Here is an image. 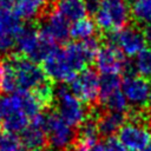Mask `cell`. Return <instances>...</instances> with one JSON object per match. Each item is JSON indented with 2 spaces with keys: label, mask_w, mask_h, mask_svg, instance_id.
Returning a JSON list of instances; mask_svg holds the SVG:
<instances>
[{
  "label": "cell",
  "mask_w": 151,
  "mask_h": 151,
  "mask_svg": "<svg viewBox=\"0 0 151 151\" xmlns=\"http://www.w3.org/2000/svg\"><path fill=\"white\" fill-rule=\"evenodd\" d=\"M34 151H53V150L50 149V147H47V149H40V150H34Z\"/></svg>",
  "instance_id": "obj_34"
},
{
  "label": "cell",
  "mask_w": 151,
  "mask_h": 151,
  "mask_svg": "<svg viewBox=\"0 0 151 151\" xmlns=\"http://www.w3.org/2000/svg\"><path fill=\"white\" fill-rule=\"evenodd\" d=\"M68 151H90L88 147L86 146H83V145H78V144H74Z\"/></svg>",
  "instance_id": "obj_31"
},
{
  "label": "cell",
  "mask_w": 151,
  "mask_h": 151,
  "mask_svg": "<svg viewBox=\"0 0 151 151\" xmlns=\"http://www.w3.org/2000/svg\"><path fill=\"white\" fill-rule=\"evenodd\" d=\"M100 105L105 110L114 111V112L126 113L127 110H129V101H127L126 97L124 96V93L120 92L119 90H117L113 93H111Z\"/></svg>",
  "instance_id": "obj_22"
},
{
  "label": "cell",
  "mask_w": 151,
  "mask_h": 151,
  "mask_svg": "<svg viewBox=\"0 0 151 151\" xmlns=\"http://www.w3.org/2000/svg\"><path fill=\"white\" fill-rule=\"evenodd\" d=\"M19 90L15 72L13 70V66L9 64V61H4V73H2V80H1V91L6 93H14Z\"/></svg>",
  "instance_id": "obj_24"
},
{
  "label": "cell",
  "mask_w": 151,
  "mask_h": 151,
  "mask_svg": "<svg viewBox=\"0 0 151 151\" xmlns=\"http://www.w3.org/2000/svg\"><path fill=\"white\" fill-rule=\"evenodd\" d=\"M142 151H151V143H150L147 146H145V147H144Z\"/></svg>",
  "instance_id": "obj_33"
},
{
  "label": "cell",
  "mask_w": 151,
  "mask_h": 151,
  "mask_svg": "<svg viewBox=\"0 0 151 151\" xmlns=\"http://www.w3.org/2000/svg\"><path fill=\"white\" fill-rule=\"evenodd\" d=\"M42 68L47 78L54 83H70L76 76V72L70 66L63 48L59 47H57L42 61Z\"/></svg>",
  "instance_id": "obj_7"
},
{
  "label": "cell",
  "mask_w": 151,
  "mask_h": 151,
  "mask_svg": "<svg viewBox=\"0 0 151 151\" xmlns=\"http://www.w3.org/2000/svg\"><path fill=\"white\" fill-rule=\"evenodd\" d=\"M0 151H27L20 137L15 133L1 131L0 132Z\"/></svg>",
  "instance_id": "obj_25"
},
{
  "label": "cell",
  "mask_w": 151,
  "mask_h": 151,
  "mask_svg": "<svg viewBox=\"0 0 151 151\" xmlns=\"http://www.w3.org/2000/svg\"><path fill=\"white\" fill-rule=\"evenodd\" d=\"M28 117L21 111H14L4 114L0 120V130L6 132H21L28 125Z\"/></svg>",
  "instance_id": "obj_17"
},
{
  "label": "cell",
  "mask_w": 151,
  "mask_h": 151,
  "mask_svg": "<svg viewBox=\"0 0 151 151\" xmlns=\"http://www.w3.org/2000/svg\"><path fill=\"white\" fill-rule=\"evenodd\" d=\"M105 149H106V151H129V150L122 144V142H120L118 138H116L114 136L106 138Z\"/></svg>",
  "instance_id": "obj_26"
},
{
  "label": "cell",
  "mask_w": 151,
  "mask_h": 151,
  "mask_svg": "<svg viewBox=\"0 0 151 151\" xmlns=\"http://www.w3.org/2000/svg\"><path fill=\"white\" fill-rule=\"evenodd\" d=\"M6 60L9 61V64L13 66L19 90L32 91L38 85L48 79L44 68L40 67L39 64L32 61L18 52L8 53Z\"/></svg>",
  "instance_id": "obj_3"
},
{
  "label": "cell",
  "mask_w": 151,
  "mask_h": 151,
  "mask_svg": "<svg viewBox=\"0 0 151 151\" xmlns=\"http://www.w3.org/2000/svg\"><path fill=\"white\" fill-rule=\"evenodd\" d=\"M151 127L125 122L118 131V139L129 151H142L151 143Z\"/></svg>",
  "instance_id": "obj_6"
},
{
  "label": "cell",
  "mask_w": 151,
  "mask_h": 151,
  "mask_svg": "<svg viewBox=\"0 0 151 151\" xmlns=\"http://www.w3.org/2000/svg\"><path fill=\"white\" fill-rule=\"evenodd\" d=\"M126 55L116 45L105 44L97 52L94 58L96 67L101 73H120Z\"/></svg>",
  "instance_id": "obj_9"
},
{
  "label": "cell",
  "mask_w": 151,
  "mask_h": 151,
  "mask_svg": "<svg viewBox=\"0 0 151 151\" xmlns=\"http://www.w3.org/2000/svg\"><path fill=\"white\" fill-rule=\"evenodd\" d=\"M54 110L71 126L77 127L88 114V109L71 91L65 83L54 85Z\"/></svg>",
  "instance_id": "obj_1"
},
{
  "label": "cell",
  "mask_w": 151,
  "mask_h": 151,
  "mask_svg": "<svg viewBox=\"0 0 151 151\" xmlns=\"http://www.w3.org/2000/svg\"><path fill=\"white\" fill-rule=\"evenodd\" d=\"M151 85V84H150ZM149 107L151 110V90H150V97H149Z\"/></svg>",
  "instance_id": "obj_35"
},
{
  "label": "cell",
  "mask_w": 151,
  "mask_h": 151,
  "mask_svg": "<svg viewBox=\"0 0 151 151\" xmlns=\"http://www.w3.org/2000/svg\"><path fill=\"white\" fill-rule=\"evenodd\" d=\"M53 7V0H17L14 12L20 19L29 22L42 20Z\"/></svg>",
  "instance_id": "obj_11"
},
{
  "label": "cell",
  "mask_w": 151,
  "mask_h": 151,
  "mask_svg": "<svg viewBox=\"0 0 151 151\" xmlns=\"http://www.w3.org/2000/svg\"><path fill=\"white\" fill-rule=\"evenodd\" d=\"M84 4H85L86 13L93 17L101 8V0H84Z\"/></svg>",
  "instance_id": "obj_27"
},
{
  "label": "cell",
  "mask_w": 151,
  "mask_h": 151,
  "mask_svg": "<svg viewBox=\"0 0 151 151\" xmlns=\"http://www.w3.org/2000/svg\"><path fill=\"white\" fill-rule=\"evenodd\" d=\"M2 73H4V60L0 58V92H1V80H2Z\"/></svg>",
  "instance_id": "obj_32"
},
{
  "label": "cell",
  "mask_w": 151,
  "mask_h": 151,
  "mask_svg": "<svg viewBox=\"0 0 151 151\" xmlns=\"http://www.w3.org/2000/svg\"><path fill=\"white\" fill-rule=\"evenodd\" d=\"M143 33H144V37H145V40L146 42L151 44V21L145 24V27L143 28Z\"/></svg>",
  "instance_id": "obj_28"
},
{
  "label": "cell",
  "mask_w": 151,
  "mask_h": 151,
  "mask_svg": "<svg viewBox=\"0 0 151 151\" xmlns=\"http://www.w3.org/2000/svg\"><path fill=\"white\" fill-rule=\"evenodd\" d=\"M2 118V109H1V101H0V120Z\"/></svg>",
  "instance_id": "obj_36"
},
{
  "label": "cell",
  "mask_w": 151,
  "mask_h": 151,
  "mask_svg": "<svg viewBox=\"0 0 151 151\" xmlns=\"http://www.w3.org/2000/svg\"><path fill=\"white\" fill-rule=\"evenodd\" d=\"M46 112L45 132L48 147L53 151H68L76 142V127L68 125L53 109Z\"/></svg>",
  "instance_id": "obj_2"
},
{
  "label": "cell",
  "mask_w": 151,
  "mask_h": 151,
  "mask_svg": "<svg viewBox=\"0 0 151 151\" xmlns=\"http://www.w3.org/2000/svg\"><path fill=\"white\" fill-rule=\"evenodd\" d=\"M21 26V19L15 12L0 9V37H15Z\"/></svg>",
  "instance_id": "obj_18"
},
{
  "label": "cell",
  "mask_w": 151,
  "mask_h": 151,
  "mask_svg": "<svg viewBox=\"0 0 151 151\" xmlns=\"http://www.w3.org/2000/svg\"><path fill=\"white\" fill-rule=\"evenodd\" d=\"M17 0H0V9H9L15 5Z\"/></svg>",
  "instance_id": "obj_29"
},
{
  "label": "cell",
  "mask_w": 151,
  "mask_h": 151,
  "mask_svg": "<svg viewBox=\"0 0 151 151\" xmlns=\"http://www.w3.org/2000/svg\"><path fill=\"white\" fill-rule=\"evenodd\" d=\"M20 139H21L24 146L26 147V150H28V151L48 147V142H47V136H46L45 130L42 127L35 126L31 123L21 131Z\"/></svg>",
  "instance_id": "obj_15"
},
{
  "label": "cell",
  "mask_w": 151,
  "mask_h": 151,
  "mask_svg": "<svg viewBox=\"0 0 151 151\" xmlns=\"http://www.w3.org/2000/svg\"><path fill=\"white\" fill-rule=\"evenodd\" d=\"M90 151H106L105 144H101L100 142H98V143H96V144L90 149Z\"/></svg>",
  "instance_id": "obj_30"
},
{
  "label": "cell",
  "mask_w": 151,
  "mask_h": 151,
  "mask_svg": "<svg viewBox=\"0 0 151 151\" xmlns=\"http://www.w3.org/2000/svg\"><path fill=\"white\" fill-rule=\"evenodd\" d=\"M104 44L116 45L126 57H136L143 48H145V37L143 29L136 26H126L120 31H111L101 33Z\"/></svg>",
  "instance_id": "obj_4"
},
{
  "label": "cell",
  "mask_w": 151,
  "mask_h": 151,
  "mask_svg": "<svg viewBox=\"0 0 151 151\" xmlns=\"http://www.w3.org/2000/svg\"><path fill=\"white\" fill-rule=\"evenodd\" d=\"M72 93L87 107L100 105L99 77L96 70L85 67L70 81Z\"/></svg>",
  "instance_id": "obj_5"
},
{
  "label": "cell",
  "mask_w": 151,
  "mask_h": 151,
  "mask_svg": "<svg viewBox=\"0 0 151 151\" xmlns=\"http://www.w3.org/2000/svg\"><path fill=\"white\" fill-rule=\"evenodd\" d=\"M96 117H97L99 134L101 138L105 139L114 136L123 126V124L126 122V113L109 111L105 110L103 106H100L97 110Z\"/></svg>",
  "instance_id": "obj_12"
},
{
  "label": "cell",
  "mask_w": 151,
  "mask_h": 151,
  "mask_svg": "<svg viewBox=\"0 0 151 151\" xmlns=\"http://www.w3.org/2000/svg\"><path fill=\"white\" fill-rule=\"evenodd\" d=\"M39 40L38 22H28L22 25L15 35V46L18 53L28 57L35 48Z\"/></svg>",
  "instance_id": "obj_14"
},
{
  "label": "cell",
  "mask_w": 151,
  "mask_h": 151,
  "mask_svg": "<svg viewBox=\"0 0 151 151\" xmlns=\"http://www.w3.org/2000/svg\"><path fill=\"white\" fill-rule=\"evenodd\" d=\"M96 29L97 25L96 22H93L92 19L83 18L77 21H73L72 26L70 27V37L77 40H85L93 37Z\"/></svg>",
  "instance_id": "obj_19"
},
{
  "label": "cell",
  "mask_w": 151,
  "mask_h": 151,
  "mask_svg": "<svg viewBox=\"0 0 151 151\" xmlns=\"http://www.w3.org/2000/svg\"><path fill=\"white\" fill-rule=\"evenodd\" d=\"M38 27L41 31L46 32L48 35H51L55 42L65 44L70 38L68 20L64 18L54 8V6L51 8V11L46 14V17L42 20L38 21Z\"/></svg>",
  "instance_id": "obj_10"
},
{
  "label": "cell",
  "mask_w": 151,
  "mask_h": 151,
  "mask_svg": "<svg viewBox=\"0 0 151 151\" xmlns=\"http://www.w3.org/2000/svg\"><path fill=\"white\" fill-rule=\"evenodd\" d=\"M122 86V79L118 73H103L99 78V101L100 104L114 91Z\"/></svg>",
  "instance_id": "obj_20"
},
{
  "label": "cell",
  "mask_w": 151,
  "mask_h": 151,
  "mask_svg": "<svg viewBox=\"0 0 151 151\" xmlns=\"http://www.w3.org/2000/svg\"><path fill=\"white\" fill-rule=\"evenodd\" d=\"M131 17L139 24L151 21V0H134L130 5Z\"/></svg>",
  "instance_id": "obj_21"
},
{
  "label": "cell",
  "mask_w": 151,
  "mask_h": 151,
  "mask_svg": "<svg viewBox=\"0 0 151 151\" xmlns=\"http://www.w3.org/2000/svg\"><path fill=\"white\" fill-rule=\"evenodd\" d=\"M123 93L133 107H145L149 103L151 85L142 76H129L122 81Z\"/></svg>",
  "instance_id": "obj_8"
},
{
  "label": "cell",
  "mask_w": 151,
  "mask_h": 151,
  "mask_svg": "<svg viewBox=\"0 0 151 151\" xmlns=\"http://www.w3.org/2000/svg\"><path fill=\"white\" fill-rule=\"evenodd\" d=\"M53 6L68 21H77L86 15L84 0H53Z\"/></svg>",
  "instance_id": "obj_16"
},
{
  "label": "cell",
  "mask_w": 151,
  "mask_h": 151,
  "mask_svg": "<svg viewBox=\"0 0 151 151\" xmlns=\"http://www.w3.org/2000/svg\"><path fill=\"white\" fill-rule=\"evenodd\" d=\"M101 8L111 18L113 31H120L129 25L131 13L125 0H101Z\"/></svg>",
  "instance_id": "obj_13"
},
{
  "label": "cell",
  "mask_w": 151,
  "mask_h": 151,
  "mask_svg": "<svg viewBox=\"0 0 151 151\" xmlns=\"http://www.w3.org/2000/svg\"><path fill=\"white\" fill-rule=\"evenodd\" d=\"M133 64L138 76H142L144 78H150L151 77V50L146 47L143 48L136 55Z\"/></svg>",
  "instance_id": "obj_23"
}]
</instances>
